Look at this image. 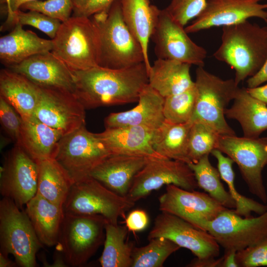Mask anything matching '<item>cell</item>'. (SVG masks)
Returning a JSON list of instances; mask_svg holds the SVG:
<instances>
[{
    "label": "cell",
    "mask_w": 267,
    "mask_h": 267,
    "mask_svg": "<svg viewBox=\"0 0 267 267\" xmlns=\"http://www.w3.org/2000/svg\"><path fill=\"white\" fill-rule=\"evenodd\" d=\"M73 72L74 94L86 109L135 102L148 84L144 62L120 69L97 66Z\"/></svg>",
    "instance_id": "6da1fadb"
},
{
    "label": "cell",
    "mask_w": 267,
    "mask_h": 267,
    "mask_svg": "<svg viewBox=\"0 0 267 267\" xmlns=\"http://www.w3.org/2000/svg\"><path fill=\"white\" fill-rule=\"evenodd\" d=\"M221 39L213 55L235 70L237 85L257 74L267 59V26L248 20L224 26Z\"/></svg>",
    "instance_id": "7a4b0ae2"
},
{
    "label": "cell",
    "mask_w": 267,
    "mask_h": 267,
    "mask_svg": "<svg viewBox=\"0 0 267 267\" xmlns=\"http://www.w3.org/2000/svg\"><path fill=\"white\" fill-rule=\"evenodd\" d=\"M90 17L99 34L98 66L120 69L144 62L142 47L123 19L120 0Z\"/></svg>",
    "instance_id": "3957f363"
},
{
    "label": "cell",
    "mask_w": 267,
    "mask_h": 267,
    "mask_svg": "<svg viewBox=\"0 0 267 267\" xmlns=\"http://www.w3.org/2000/svg\"><path fill=\"white\" fill-rule=\"evenodd\" d=\"M51 40V52L73 72L98 66L99 34L90 17H70L61 23Z\"/></svg>",
    "instance_id": "277c9868"
},
{
    "label": "cell",
    "mask_w": 267,
    "mask_h": 267,
    "mask_svg": "<svg viewBox=\"0 0 267 267\" xmlns=\"http://www.w3.org/2000/svg\"><path fill=\"white\" fill-rule=\"evenodd\" d=\"M198 66L194 81L196 95L191 122L206 124L221 135H236L227 123L225 111L239 89L234 79L223 80Z\"/></svg>",
    "instance_id": "5b68a950"
},
{
    "label": "cell",
    "mask_w": 267,
    "mask_h": 267,
    "mask_svg": "<svg viewBox=\"0 0 267 267\" xmlns=\"http://www.w3.org/2000/svg\"><path fill=\"white\" fill-rule=\"evenodd\" d=\"M107 221L100 215L65 213L56 249L68 265H85L104 243Z\"/></svg>",
    "instance_id": "8992f818"
},
{
    "label": "cell",
    "mask_w": 267,
    "mask_h": 267,
    "mask_svg": "<svg viewBox=\"0 0 267 267\" xmlns=\"http://www.w3.org/2000/svg\"><path fill=\"white\" fill-rule=\"evenodd\" d=\"M0 253L12 255L22 267L37 265V253L43 245L25 210L6 197L0 201Z\"/></svg>",
    "instance_id": "52a82bcc"
},
{
    "label": "cell",
    "mask_w": 267,
    "mask_h": 267,
    "mask_svg": "<svg viewBox=\"0 0 267 267\" xmlns=\"http://www.w3.org/2000/svg\"><path fill=\"white\" fill-rule=\"evenodd\" d=\"M134 204L89 176L74 183L63 207L65 213L100 215L107 222L118 224L119 218Z\"/></svg>",
    "instance_id": "ba28073f"
},
{
    "label": "cell",
    "mask_w": 267,
    "mask_h": 267,
    "mask_svg": "<svg viewBox=\"0 0 267 267\" xmlns=\"http://www.w3.org/2000/svg\"><path fill=\"white\" fill-rule=\"evenodd\" d=\"M217 149L238 165L249 191L267 203V193L262 178V171L267 165V137L220 135Z\"/></svg>",
    "instance_id": "9c48e42d"
},
{
    "label": "cell",
    "mask_w": 267,
    "mask_h": 267,
    "mask_svg": "<svg viewBox=\"0 0 267 267\" xmlns=\"http://www.w3.org/2000/svg\"><path fill=\"white\" fill-rule=\"evenodd\" d=\"M111 155L96 134L84 125L62 137L55 159L76 181L89 176Z\"/></svg>",
    "instance_id": "30bf717a"
},
{
    "label": "cell",
    "mask_w": 267,
    "mask_h": 267,
    "mask_svg": "<svg viewBox=\"0 0 267 267\" xmlns=\"http://www.w3.org/2000/svg\"><path fill=\"white\" fill-rule=\"evenodd\" d=\"M224 251L236 252L267 237V211L257 217H244L226 208L205 226Z\"/></svg>",
    "instance_id": "8fae6325"
},
{
    "label": "cell",
    "mask_w": 267,
    "mask_h": 267,
    "mask_svg": "<svg viewBox=\"0 0 267 267\" xmlns=\"http://www.w3.org/2000/svg\"><path fill=\"white\" fill-rule=\"evenodd\" d=\"M169 184L188 190L198 188L194 174L187 163L169 159H150L134 177L126 197L135 203Z\"/></svg>",
    "instance_id": "7c38bea8"
},
{
    "label": "cell",
    "mask_w": 267,
    "mask_h": 267,
    "mask_svg": "<svg viewBox=\"0 0 267 267\" xmlns=\"http://www.w3.org/2000/svg\"><path fill=\"white\" fill-rule=\"evenodd\" d=\"M151 40L157 58L170 59L204 66L207 51L188 36L184 26L165 8L160 10Z\"/></svg>",
    "instance_id": "4fadbf2b"
},
{
    "label": "cell",
    "mask_w": 267,
    "mask_h": 267,
    "mask_svg": "<svg viewBox=\"0 0 267 267\" xmlns=\"http://www.w3.org/2000/svg\"><path fill=\"white\" fill-rule=\"evenodd\" d=\"M39 167L18 144L6 155L0 175V193L23 207L37 194Z\"/></svg>",
    "instance_id": "5bb4252c"
},
{
    "label": "cell",
    "mask_w": 267,
    "mask_h": 267,
    "mask_svg": "<svg viewBox=\"0 0 267 267\" xmlns=\"http://www.w3.org/2000/svg\"><path fill=\"white\" fill-rule=\"evenodd\" d=\"M159 237L189 250L198 259L216 258L220 253V246L210 233L168 213L161 212L156 217L147 237L149 240Z\"/></svg>",
    "instance_id": "9a60e30c"
},
{
    "label": "cell",
    "mask_w": 267,
    "mask_h": 267,
    "mask_svg": "<svg viewBox=\"0 0 267 267\" xmlns=\"http://www.w3.org/2000/svg\"><path fill=\"white\" fill-rule=\"evenodd\" d=\"M85 110L74 93L40 87L39 99L34 116L65 135L85 125Z\"/></svg>",
    "instance_id": "2e32d148"
},
{
    "label": "cell",
    "mask_w": 267,
    "mask_h": 267,
    "mask_svg": "<svg viewBox=\"0 0 267 267\" xmlns=\"http://www.w3.org/2000/svg\"><path fill=\"white\" fill-rule=\"evenodd\" d=\"M161 212L177 216L205 230L206 225L226 208L208 194L188 190L173 184L159 197Z\"/></svg>",
    "instance_id": "e0dca14e"
},
{
    "label": "cell",
    "mask_w": 267,
    "mask_h": 267,
    "mask_svg": "<svg viewBox=\"0 0 267 267\" xmlns=\"http://www.w3.org/2000/svg\"><path fill=\"white\" fill-rule=\"evenodd\" d=\"M264 0H207L206 7L190 24L188 34L215 27H224L258 17L267 23V3Z\"/></svg>",
    "instance_id": "ac0fdd59"
},
{
    "label": "cell",
    "mask_w": 267,
    "mask_h": 267,
    "mask_svg": "<svg viewBox=\"0 0 267 267\" xmlns=\"http://www.w3.org/2000/svg\"><path fill=\"white\" fill-rule=\"evenodd\" d=\"M7 68L24 76L40 87L59 89L74 93L73 71L51 51L33 55Z\"/></svg>",
    "instance_id": "d6986e66"
},
{
    "label": "cell",
    "mask_w": 267,
    "mask_h": 267,
    "mask_svg": "<svg viewBox=\"0 0 267 267\" xmlns=\"http://www.w3.org/2000/svg\"><path fill=\"white\" fill-rule=\"evenodd\" d=\"M138 104L124 112L111 113L104 119L105 129L126 126L158 128L165 120L163 114L164 97L147 84L141 91Z\"/></svg>",
    "instance_id": "ffe728a7"
},
{
    "label": "cell",
    "mask_w": 267,
    "mask_h": 267,
    "mask_svg": "<svg viewBox=\"0 0 267 267\" xmlns=\"http://www.w3.org/2000/svg\"><path fill=\"white\" fill-rule=\"evenodd\" d=\"M154 130L141 126H126L105 129L96 134L111 154L167 159L153 148L152 140Z\"/></svg>",
    "instance_id": "44dd1931"
},
{
    "label": "cell",
    "mask_w": 267,
    "mask_h": 267,
    "mask_svg": "<svg viewBox=\"0 0 267 267\" xmlns=\"http://www.w3.org/2000/svg\"><path fill=\"white\" fill-rule=\"evenodd\" d=\"M150 159L112 154L96 166L89 176L115 193L126 197L134 177Z\"/></svg>",
    "instance_id": "7402d4cb"
},
{
    "label": "cell",
    "mask_w": 267,
    "mask_h": 267,
    "mask_svg": "<svg viewBox=\"0 0 267 267\" xmlns=\"http://www.w3.org/2000/svg\"><path fill=\"white\" fill-rule=\"evenodd\" d=\"M52 49V40L43 39L31 31L25 30L19 23L9 33L0 38V59L7 68Z\"/></svg>",
    "instance_id": "603a6c76"
},
{
    "label": "cell",
    "mask_w": 267,
    "mask_h": 267,
    "mask_svg": "<svg viewBox=\"0 0 267 267\" xmlns=\"http://www.w3.org/2000/svg\"><path fill=\"white\" fill-rule=\"evenodd\" d=\"M19 144L37 162L55 159L63 135L34 115L22 119Z\"/></svg>",
    "instance_id": "cb8c5ba5"
},
{
    "label": "cell",
    "mask_w": 267,
    "mask_h": 267,
    "mask_svg": "<svg viewBox=\"0 0 267 267\" xmlns=\"http://www.w3.org/2000/svg\"><path fill=\"white\" fill-rule=\"evenodd\" d=\"M120 2L123 19L142 47L148 72L151 66L149 44L161 9L151 4L149 0H120Z\"/></svg>",
    "instance_id": "d4e9b609"
},
{
    "label": "cell",
    "mask_w": 267,
    "mask_h": 267,
    "mask_svg": "<svg viewBox=\"0 0 267 267\" xmlns=\"http://www.w3.org/2000/svg\"><path fill=\"white\" fill-rule=\"evenodd\" d=\"M25 211L43 245H56L65 212L63 206L54 204L37 194L26 204Z\"/></svg>",
    "instance_id": "484cf974"
},
{
    "label": "cell",
    "mask_w": 267,
    "mask_h": 267,
    "mask_svg": "<svg viewBox=\"0 0 267 267\" xmlns=\"http://www.w3.org/2000/svg\"><path fill=\"white\" fill-rule=\"evenodd\" d=\"M40 87L9 68L0 72V96L11 104L22 119L34 115Z\"/></svg>",
    "instance_id": "4316f807"
},
{
    "label": "cell",
    "mask_w": 267,
    "mask_h": 267,
    "mask_svg": "<svg viewBox=\"0 0 267 267\" xmlns=\"http://www.w3.org/2000/svg\"><path fill=\"white\" fill-rule=\"evenodd\" d=\"M191 64L177 60L157 58L148 72V84L164 98L192 87Z\"/></svg>",
    "instance_id": "83f0119b"
},
{
    "label": "cell",
    "mask_w": 267,
    "mask_h": 267,
    "mask_svg": "<svg viewBox=\"0 0 267 267\" xmlns=\"http://www.w3.org/2000/svg\"><path fill=\"white\" fill-rule=\"evenodd\" d=\"M232 105L225 111V116L237 120L244 137L258 138L267 130V105L252 96L247 88H239Z\"/></svg>",
    "instance_id": "f1b7e54d"
},
{
    "label": "cell",
    "mask_w": 267,
    "mask_h": 267,
    "mask_svg": "<svg viewBox=\"0 0 267 267\" xmlns=\"http://www.w3.org/2000/svg\"><path fill=\"white\" fill-rule=\"evenodd\" d=\"M192 122L175 124L165 120L153 132L152 146L163 157L190 163L188 146Z\"/></svg>",
    "instance_id": "f546056e"
},
{
    "label": "cell",
    "mask_w": 267,
    "mask_h": 267,
    "mask_svg": "<svg viewBox=\"0 0 267 267\" xmlns=\"http://www.w3.org/2000/svg\"><path fill=\"white\" fill-rule=\"evenodd\" d=\"M37 163V193L48 201L63 206L75 180L55 159H45Z\"/></svg>",
    "instance_id": "4dcf8cb0"
},
{
    "label": "cell",
    "mask_w": 267,
    "mask_h": 267,
    "mask_svg": "<svg viewBox=\"0 0 267 267\" xmlns=\"http://www.w3.org/2000/svg\"><path fill=\"white\" fill-rule=\"evenodd\" d=\"M126 225L107 222L104 248L99 262L102 267H131L133 245L126 241Z\"/></svg>",
    "instance_id": "1f68e13d"
},
{
    "label": "cell",
    "mask_w": 267,
    "mask_h": 267,
    "mask_svg": "<svg viewBox=\"0 0 267 267\" xmlns=\"http://www.w3.org/2000/svg\"><path fill=\"white\" fill-rule=\"evenodd\" d=\"M209 155L204 156L196 162L188 164L194 174L198 187L225 208L234 210L235 203L224 188L219 172L212 165Z\"/></svg>",
    "instance_id": "d6a6232c"
},
{
    "label": "cell",
    "mask_w": 267,
    "mask_h": 267,
    "mask_svg": "<svg viewBox=\"0 0 267 267\" xmlns=\"http://www.w3.org/2000/svg\"><path fill=\"white\" fill-rule=\"evenodd\" d=\"M217 160L218 170L221 179L227 184L228 192L235 203L234 211L244 217H252V212L259 215L267 211V205L260 203L252 199L241 194L235 187V174L232 165L233 161L225 156L220 150L216 148L211 153Z\"/></svg>",
    "instance_id": "836d02e7"
},
{
    "label": "cell",
    "mask_w": 267,
    "mask_h": 267,
    "mask_svg": "<svg viewBox=\"0 0 267 267\" xmlns=\"http://www.w3.org/2000/svg\"><path fill=\"white\" fill-rule=\"evenodd\" d=\"M144 246L134 248L131 267H162L167 258L180 247L172 240L159 237Z\"/></svg>",
    "instance_id": "e575fe53"
},
{
    "label": "cell",
    "mask_w": 267,
    "mask_h": 267,
    "mask_svg": "<svg viewBox=\"0 0 267 267\" xmlns=\"http://www.w3.org/2000/svg\"><path fill=\"white\" fill-rule=\"evenodd\" d=\"M194 86L178 94L164 98L163 114L166 120L175 124L191 122L195 106Z\"/></svg>",
    "instance_id": "d590c367"
},
{
    "label": "cell",
    "mask_w": 267,
    "mask_h": 267,
    "mask_svg": "<svg viewBox=\"0 0 267 267\" xmlns=\"http://www.w3.org/2000/svg\"><path fill=\"white\" fill-rule=\"evenodd\" d=\"M220 135L205 123L199 121L192 122L188 146L190 163L197 162L201 157L209 155L214 149L217 148Z\"/></svg>",
    "instance_id": "8d00e7d4"
},
{
    "label": "cell",
    "mask_w": 267,
    "mask_h": 267,
    "mask_svg": "<svg viewBox=\"0 0 267 267\" xmlns=\"http://www.w3.org/2000/svg\"><path fill=\"white\" fill-rule=\"evenodd\" d=\"M15 25L19 23L22 25H30L42 31L53 39L62 22L58 19L51 18L41 12L29 10L27 12L20 9L15 12Z\"/></svg>",
    "instance_id": "74e56055"
},
{
    "label": "cell",
    "mask_w": 267,
    "mask_h": 267,
    "mask_svg": "<svg viewBox=\"0 0 267 267\" xmlns=\"http://www.w3.org/2000/svg\"><path fill=\"white\" fill-rule=\"evenodd\" d=\"M21 9L36 11L62 22L71 17L73 6L71 0H39L24 3Z\"/></svg>",
    "instance_id": "f35d334b"
},
{
    "label": "cell",
    "mask_w": 267,
    "mask_h": 267,
    "mask_svg": "<svg viewBox=\"0 0 267 267\" xmlns=\"http://www.w3.org/2000/svg\"><path fill=\"white\" fill-rule=\"evenodd\" d=\"M207 2V0H171L165 9L172 18L184 27L202 12Z\"/></svg>",
    "instance_id": "ab89813d"
},
{
    "label": "cell",
    "mask_w": 267,
    "mask_h": 267,
    "mask_svg": "<svg viewBox=\"0 0 267 267\" xmlns=\"http://www.w3.org/2000/svg\"><path fill=\"white\" fill-rule=\"evenodd\" d=\"M0 122L2 129L17 143L19 140L23 120L14 107L0 96Z\"/></svg>",
    "instance_id": "60d3db41"
},
{
    "label": "cell",
    "mask_w": 267,
    "mask_h": 267,
    "mask_svg": "<svg viewBox=\"0 0 267 267\" xmlns=\"http://www.w3.org/2000/svg\"><path fill=\"white\" fill-rule=\"evenodd\" d=\"M235 259L238 267H267V237L253 246L237 251Z\"/></svg>",
    "instance_id": "b9f144b4"
},
{
    "label": "cell",
    "mask_w": 267,
    "mask_h": 267,
    "mask_svg": "<svg viewBox=\"0 0 267 267\" xmlns=\"http://www.w3.org/2000/svg\"><path fill=\"white\" fill-rule=\"evenodd\" d=\"M116 0H85L77 9L73 10V16L91 17L94 14L107 10Z\"/></svg>",
    "instance_id": "7bdbcfd3"
},
{
    "label": "cell",
    "mask_w": 267,
    "mask_h": 267,
    "mask_svg": "<svg viewBox=\"0 0 267 267\" xmlns=\"http://www.w3.org/2000/svg\"><path fill=\"white\" fill-rule=\"evenodd\" d=\"M149 218L142 210L136 209L130 213L126 219V225L130 231H139L148 226Z\"/></svg>",
    "instance_id": "ee69618b"
},
{
    "label": "cell",
    "mask_w": 267,
    "mask_h": 267,
    "mask_svg": "<svg viewBox=\"0 0 267 267\" xmlns=\"http://www.w3.org/2000/svg\"><path fill=\"white\" fill-rule=\"evenodd\" d=\"M267 82V59L260 71L247 81V88H253Z\"/></svg>",
    "instance_id": "f6af8a7d"
},
{
    "label": "cell",
    "mask_w": 267,
    "mask_h": 267,
    "mask_svg": "<svg viewBox=\"0 0 267 267\" xmlns=\"http://www.w3.org/2000/svg\"><path fill=\"white\" fill-rule=\"evenodd\" d=\"M222 261V257L220 258L198 259L194 258L188 265L191 267H221Z\"/></svg>",
    "instance_id": "bcb514c9"
},
{
    "label": "cell",
    "mask_w": 267,
    "mask_h": 267,
    "mask_svg": "<svg viewBox=\"0 0 267 267\" xmlns=\"http://www.w3.org/2000/svg\"><path fill=\"white\" fill-rule=\"evenodd\" d=\"M248 92L254 97L267 105V84L253 88H247Z\"/></svg>",
    "instance_id": "7dc6e473"
},
{
    "label": "cell",
    "mask_w": 267,
    "mask_h": 267,
    "mask_svg": "<svg viewBox=\"0 0 267 267\" xmlns=\"http://www.w3.org/2000/svg\"><path fill=\"white\" fill-rule=\"evenodd\" d=\"M236 252L233 250L224 251L221 267H238L235 259Z\"/></svg>",
    "instance_id": "c3c4849f"
},
{
    "label": "cell",
    "mask_w": 267,
    "mask_h": 267,
    "mask_svg": "<svg viewBox=\"0 0 267 267\" xmlns=\"http://www.w3.org/2000/svg\"><path fill=\"white\" fill-rule=\"evenodd\" d=\"M6 5L7 11V18L5 22L1 26V30L6 29L7 27H9L11 26H15V13H14L11 8L10 2L11 0H4Z\"/></svg>",
    "instance_id": "681fc988"
},
{
    "label": "cell",
    "mask_w": 267,
    "mask_h": 267,
    "mask_svg": "<svg viewBox=\"0 0 267 267\" xmlns=\"http://www.w3.org/2000/svg\"><path fill=\"white\" fill-rule=\"evenodd\" d=\"M53 261L51 267H68L62 253L56 249L54 253Z\"/></svg>",
    "instance_id": "f907efd6"
},
{
    "label": "cell",
    "mask_w": 267,
    "mask_h": 267,
    "mask_svg": "<svg viewBox=\"0 0 267 267\" xmlns=\"http://www.w3.org/2000/svg\"><path fill=\"white\" fill-rule=\"evenodd\" d=\"M18 266L17 263L10 260L8 256L4 255L0 253V267H12Z\"/></svg>",
    "instance_id": "816d5d0a"
},
{
    "label": "cell",
    "mask_w": 267,
    "mask_h": 267,
    "mask_svg": "<svg viewBox=\"0 0 267 267\" xmlns=\"http://www.w3.org/2000/svg\"><path fill=\"white\" fill-rule=\"evenodd\" d=\"M39 0H11L10 6L12 11L15 13L17 10H19L21 6L24 3Z\"/></svg>",
    "instance_id": "f5cc1de1"
},
{
    "label": "cell",
    "mask_w": 267,
    "mask_h": 267,
    "mask_svg": "<svg viewBox=\"0 0 267 267\" xmlns=\"http://www.w3.org/2000/svg\"><path fill=\"white\" fill-rule=\"evenodd\" d=\"M73 6V10L78 8L85 0H71Z\"/></svg>",
    "instance_id": "db71d44e"
},
{
    "label": "cell",
    "mask_w": 267,
    "mask_h": 267,
    "mask_svg": "<svg viewBox=\"0 0 267 267\" xmlns=\"http://www.w3.org/2000/svg\"></svg>",
    "instance_id": "11a10c76"
}]
</instances>
